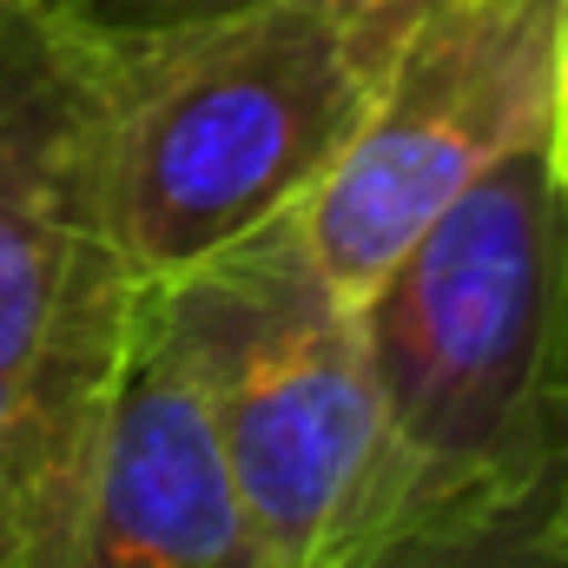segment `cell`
Listing matches in <instances>:
<instances>
[{
  "label": "cell",
  "mask_w": 568,
  "mask_h": 568,
  "mask_svg": "<svg viewBox=\"0 0 568 568\" xmlns=\"http://www.w3.org/2000/svg\"><path fill=\"white\" fill-rule=\"evenodd\" d=\"M106 212L100 27L0 0V568H73L145 317Z\"/></svg>",
  "instance_id": "obj_1"
},
{
  "label": "cell",
  "mask_w": 568,
  "mask_h": 568,
  "mask_svg": "<svg viewBox=\"0 0 568 568\" xmlns=\"http://www.w3.org/2000/svg\"><path fill=\"white\" fill-rule=\"evenodd\" d=\"M390 53L324 0H212L100 27L106 212L140 284L291 219L357 133Z\"/></svg>",
  "instance_id": "obj_2"
},
{
  "label": "cell",
  "mask_w": 568,
  "mask_h": 568,
  "mask_svg": "<svg viewBox=\"0 0 568 568\" xmlns=\"http://www.w3.org/2000/svg\"><path fill=\"white\" fill-rule=\"evenodd\" d=\"M424 523L568 463V192L536 140L449 199L357 304Z\"/></svg>",
  "instance_id": "obj_3"
},
{
  "label": "cell",
  "mask_w": 568,
  "mask_h": 568,
  "mask_svg": "<svg viewBox=\"0 0 568 568\" xmlns=\"http://www.w3.org/2000/svg\"><path fill=\"white\" fill-rule=\"evenodd\" d=\"M152 311L278 562L371 568L424 529L364 317L317 272L297 212L159 284Z\"/></svg>",
  "instance_id": "obj_4"
},
{
  "label": "cell",
  "mask_w": 568,
  "mask_h": 568,
  "mask_svg": "<svg viewBox=\"0 0 568 568\" xmlns=\"http://www.w3.org/2000/svg\"><path fill=\"white\" fill-rule=\"evenodd\" d=\"M568 0H443L384 67L337 165L297 205L317 272L351 304L429 219L509 152L549 140Z\"/></svg>",
  "instance_id": "obj_5"
},
{
  "label": "cell",
  "mask_w": 568,
  "mask_h": 568,
  "mask_svg": "<svg viewBox=\"0 0 568 568\" xmlns=\"http://www.w3.org/2000/svg\"><path fill=\"white\" fill-rule=\"evenodd\" d=\"M73 568H291L245 516L152 291L113 397Z\"/></svg>",
  "instance_id": "obj_6"
},
{
  "label": "cell",
  "mask_w": 568,
  "mask_h": 568,
  "mask_svg": "<svg viewBox=\"0 0 568 568\" xmlns=\"http://www.w3.org/2000/svg\"><path fill=\"white\" fill-rule=\"evenodd\" d=\"M562 469H549L536 489L489 503V509H463V516H436L417 536H404L390 556L371 568H568V496Z\"/></svg>",
  "instance_id": "obj_7"
},
{
  "label": "cell",
  "mask_w": 568,
  "mask_h": 568,
  "mask_svg": "<svg viewBox=\"0 0 568 568\" xmlns=\"http://www.w3.org/2000/svg\"><path fill=\"white\" fill-rule=\"evenodd\" d=\"M324 7H331V13H344L357 33H371V40L397 60V47L417 33V20H429L443 0H324Z\"/></svg>",
  "instance_id": "obj_8"
},
{
  "label": "cell",
  "mask_w": 568,
  "mask_h": 568,
  "mask_svg": "<svg viewBox=\"0 0 568 568\" xmlns=\"http://www.w3.org/2000/svg\"><path fill=\"white\" fill-rule=\"evenodd\" d=\"M53 7L80 13L87 27H145V20H172V13H192L212 0H53Z\"/></svg>",
  "instance_id": "obj_9"
},
{
  "label": "cell",
  "mask_w": 568,
  "mask_h": 568,
  "mask_svg": "<svg viewBox=\"0 0 568 568\" xmlns=\"http://www.w3.org/2000/svg\"><path fill=\"white\" fill-rule=\"evenodd\" d=\"M549 145H556V172H562V192H568V40H562V93H556V126H549Z\"/></svg>",
  "instance_id": "obj_10"
}]
</instances>
